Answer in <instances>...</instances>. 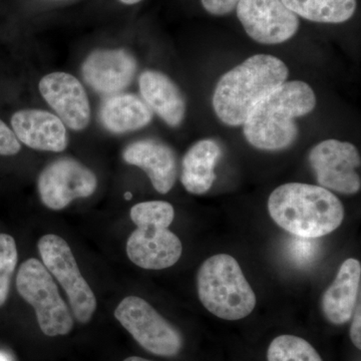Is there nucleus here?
<instances>
[{
	"label": "nucleus",
	"instance_id": "nucleus-1",
	"mask_svg": "<svg viewBox=\"0 0 361 361\" xmlns=\"http://www.w3.org/2000/svg\"><path fill=\"white\" fill-rule=\"evenodd\" d=\"M288 68L270 54H255L227 71L213 94V108L221 122L243 125L259 102L284 84Z\"/></svg>",
	"mask_w": 361,
	"mask_h": 361
},
{
	"label": "nucleus",
	"instance_id": "nucleus-2",
	"mask_svg": "<svg viewBox=\"0 0 361 361\" xmlns=\"http://www.w3.org/2000/svg\"><path fill=\"white\" fill-rule=\"evenodd\" d=\"M316 97L310 85L301 80L285 82L256 104L243 123L251 146L278 151L291 146L298 137L295 118L314 110Z\"/></svg>",
	"mask_w": 361,
	"mask_h": 361
},
{
	"label": "nucleus",
	"instance_id": "nucleus-3",
	"mask_svg": "<svg viewBox=\"0 0 361 361\" xmlns=\"http://www.w3.org/2000/svg\"><path fill=\"white\" fill-rule=\"evenodd\" d=\"M275 223L294 236L317 239L336 231L343 222L341 201L329 190L303 183H287L268 199Z\"/></svg>",
	"mask_w": 361,
	"mask_h": 361
},
{
	"label": "nucleus",
	"instance_id": "nucleus-4",
	"mask_svg": "<svg viewBox=\"0 0 361 361\" xmlns=\"http://www.w3.org/2000/svg\"><path fill=\"white\" fill-rule=\"evenodd\" d=\"M137 229L127 242L128 257L142 269L172 267L182 256V242L169 227L175 218L174 207L165 201L135 204L130 212Z\"/></svg>",
	"mask_w": 361,
	"mask_h": 361
},
{
	"label": "nucleus",
	"instance_id": "nucleus-5",
	"mask_svg": "<svg viewBox=\"0 0 361 361\" xmlns=\"http://www.w3.org/2000/svg\"><path fill=\"white\" fill-rule=\"evenodd\" d=\"M197 289L204 307L221 319H243L256 306L255 293L239 263L227 254L214 255L202 264Z\"/></svg>",
	"mask_w": 361,
	"mask_h": 361
},
{
	"label": "nucleus",
	"instance_id": "nucleus-6",
	"mask_svg": "<svg viewBox=\"0 0 361 361\" xmlns=\"http://www.w3.org/2000/svg\"><path fill=\"white\" fill-rule=\"evenodd\" d=\"M16 288L23 300L35 308L39 329L45 336H66L73 330V315L51 273L39 260L30 258L20 265Z\"/></svg>",
	"mask_w": 361,
	"mask_h": 361
},
{
	"label": "nucleus",
	"instance_id": "nucleus-7",
	"mask_svg": "<svg viewBox=\"0 0 361 361\" xmlns=\"http://www.w3.org/2000/svg\"><path fill=\"white\" fill-rule=\"evenodd\" d=\"M115 317L145 350L152 355L173 357L183 348V336L146 300L137 296L123 298Z\"/></svg>",
	"mask_w": 361,
	"mask_h": 361
},
{
	"label": "nucleus",
	"instance_id": "nucleus-8",
	"mask_svg": "<svg viewBox=\"0 0 361 361\" xmlns=\"http://www.w3.org/2000/svg\"><path fill=\"white\" fill-rule=\"evenodd\" d=\"M42 264L58 280L68 295L71 311L78 322L85 324L97 310V298L85 281L70 245L65 239L47 234L37 243Z\"/></svg>",
	"mask_w": 361,
	"mask_h": 361
},
{
	"label": "nucleus",
	"instance_id": "nucleus-9",
	"mask_svg": "<svg viewBox=\"0 0 361 361\" xmlns=\"http://www.w3.org/2000/svg\"><path fill=\"white\" fill-rule=\"evenodd\" d=\"M308 161L320 186L337 193L360 191V156L353 144L325 140L310 149Z\"/></svg>",
	"mask_w": 361,
	"mask_h": 361
},
{
	"label": "nucleus",
	"instance_id": "nucleus-10",
	"mask_svg": "<svg viewBox=\"0 0 361 361\" xmlns=\"http://www.w3.org/2000/svg\"><path fill=\"white\" fill-rule=\"evenodd\" d=\"M97 187L96 174L71 158L52 161L42 171L37 180L40 201L54 211L63 210L75 199L92 196Z\"/></svg>",
	"mask_w": 361,
	"mask_h": 361
},
{
	"label": "nucleus",
	"instance_id": "nucleus-11",
	"mask_svg": "<svg viewBox=\"0 0 361 361\" xmlns=\"http://www.w3.org/2000/svg\"><path fill=\"white\" fill-rule=\"evenodd\" d=\"M236 13L247 35L259 44H283L300 26L298 16L282 0H241Z\"/></svg>",
	"mask_w": 361,
	"mask_h": 361
},
{
	"label": "nucleus",
	"instance_id": "nucleus-12",
	"mask_svg": "<svg viewBox=\"0 0 361 361\" xmlns=\"http://www.w3.org/2000/svg\"><path fill=\"white\" fill-rule=\"evenodd\" d=\"M39 87L44 101L66 127L82 130L89 126V97L77 78L70 73L56 71L42 78Z\"/></svg>",
	"mask_w": 361,
	"mask_h": 361
},
{
	"label": "nucleus",
	"instance_id": "nucleus-13",
	"mask_svg": "<svg viewBox=\"0 0 361 361\" xmlns=\"http://www.w3.org/2000/svg\"><path fill=\"white\" fill-rule=\"evenodd\" d=\"M137 71V61L125 49H99L85 59V82L99 94L111 96L127 89Z\"/></svg>",
	"mask_w": 361,
	"mask_h": 361
},
{
	"label": "nucleus",
	"instance_id": "nucleus-14",
	"mask_svg": "<svg viewBox=\"0 0 361 361\" xmlns=\"http://www.w3.org/2000/svg\"><path fill=\"white\" fill-rule=\"evenodd\" d=\"M123 159L129 165L145 171L159 193L167 194L175 186L177 158L168 145L153 139L139 140L126 147Z\"/></svg>",
	"mask_w": 361,
	"mask_h": 361
},
{
	"label": "nucleus",
	"instance_id": "nucleus-15",
	"mask_svg": "<svg viewBox=\"0 0 361 361\" xmlns=\"http://www.w3.org/2000/svg\"><path fill=\"white\" fill-rule=\"evenodd\" d=\"M11 128L18 141L37 151H65L68 132L61 118L49 111L21 110L11 116Z\"/></svg>",
	"mask_w": 361,
	"mask_h": 361
},
{
	"label": "nucleus",
	"instance_id": "nucleus-16",
	"mask_svg": "<svg viewBox=\"0 0 361 361\" xmlns=\"http://www.w3.org/2000/svg\"><path fill=\"white\" fill-rule=\"evenodd\" d=\"M361 265L356 259H346L336 278L322 296L323 315L334 325L345 324L353 318L357 304Z\"/></svg>",
	"mask_w": 361,
	"mask_h": 361
},
{
	"label": "nucleus",
	"instance_id": "nucleus-17",
	"mask_svg": "<svg viewBox=\"0 0 361 361\" xmlns=\"http://www.w3.org/2000/svg\"><path fill=\"white\" fill-rule=\"evenodd\" d=\"M142 101L170 127L180 126L186 115V102L177 85L165 73L145 71L140 75Z\"/></svg>",
	"mask_w": 361,
	"mask_h": 361
},
{
	"label": "nucleus",
	"instance_id": "nucleus-18",
	"mask_svg": "<svg viewBox=\"0 0 361 361\" xmlns=\"http://www.w3.org/2000/svg\"><path fill=\"white\" fill-rule=\"evenodd\" d=\"M99 122L113 134H125L141 130L153 118V111L141 97L133 94L109 96L99 111Z\"/></svg>",
	"mask_w": 361,
	"mask_h": 361
},
{
	"label": "nucleus",
	"instance_id": "nucleus-19",
	"mask_svg": "<svg viewBox=\"0 0 361 361\" xmlns=\"http://www.w3.org/2000/svg\"><path fill=\"white\" fill-rule=\"evenodd\" d=\"M222 156L219 144L211 139L195 142L182 161L180 182L193 195L207 193L215 182L216 164Z\"/></svg>",
	"mask_w": 361,
	"mask_h": 361
},
{
	"label": "nucleus",
	"instance_id": "nucleus-20",
	"mask_svg": "<svg viewBox=\"0 0 361 361\" xmlns=\"http://www.w3.org/2000/svg\"><path fill=\"white\" fill-rule=\"evenodd\" d=\"M304 20L318 23H343L355 16L356 0H282Z\"/></svg>",
	"mask_w": 361,
	"mask_h": 361
},
{
	"label": "nucleus",
	"instance_id": "nucleus-21",
	"mask_svg": "<svg viewBox=\"0 0 361 361\" xmlns=\"http://www.w3.org/2000/svg\"><path fill=\"white\" fill-rule=\"evenodd\" d=\"M268 361H323L310 342L295 336L273 339L267 351Z\"/></svg>",
	"mask_w": 361,
	"mask_h": 361
},
{
	"label": "nucleus",
	"instance_id": "nucleus-22",
	"mask_svg": "<svg viewBox=\"0 0 361 361\" xmlns=\"http://www.w3.org/2000/svg\"><path fill=\"white\" fill-rule=\"evenodd\" d=\"M18 253L13 236L0 233V307L6 304L11 278L18 265Z\"/></svg>",
	"mask_w": 361,
	"mask_h": 361
},
{
	"label": "nucleus",
	"instance_id": "nucleus-23",
	"mask_svg": "<svg viewBox=\"0 0 361 361\" xmlns=\"http://www.w3.org/2000/svg\"><path fill=\"white\" fill-rule=\"evenodd\" d=\"M319 246L317 241L313 238H305V237L294 236L289 240L287 246V253L289 258L294 264L306 267L314 262L317 258Z\"/></svg>",
	"mask_w": 361,
	"mask_h": 361
},
{
	"label": "nucleus",
	"instance_id": "nucleus-24",
	"mask_svg": "<svg viewBox=\"0 0 361 361\" xmlns=\"http://www.w3.org/2000/svg\"><path fill=\"white\" fill-rule=\"evenodd\" d=\"M20 149V142L13 130L0 120V156H14Z\"/></svg>",
	"mask_w": 361,
	"mask_h": 361
},
{
	"label": "nucleus",
	"instance_id": "nucleus-25",
	"mask_svg": "<svg viewBox=\"0 0 361 361\" xmlns=\"http://www.w3.org/2000/svg\"><path fill=\"white\" fill-rule=\"evenodd\" d=\"M241 0H201L207 13L215 16H224L236 9Z\"/></svg>",
	"mask_w": 361,
	"mask_h": 361
},
{
	"label": "nucleus",
	"instance_id": "nucleus-26",
	"mask_svg": "<svg viewBox=\"0 0 361 361\" xmlns=\"http://www.w3.org/2000/svg\"><path fill=\"white\" fill-rule=\"evenodd\" d=\"M350 339L355 348L361 349V313L360 304L356 306L353 315V323L350 326Z\"/></svg>",
	"mask_w": 361,
	"mask_h": 361
},
{
	"label": "nucleus",
	"instance_id": "nucleus-27",
	"mask_svg": "<svg viewBox=\"0 0 361 361\" xmlns=\"http://www.w3.org/2000/svg\"><path fill=\"white\" fill-rule=\"evenodd\" d=\"M0 361H13V358L6 351L0 350Z\"/></svg>",
	"mask_w": 361,
	"mask_h": 361
},
{
	"label": "nucleus",
	"instance_id": "nucleus-28",
	"mask_svg": "<svg viewBox=\"0 0 361 361\" xmlns=\"http://www.w3.org/2000/svg\"><path fill=\"white\" fill-rule=\"evenodd\" d=\"M120 1L123 4H127V6H133V4H139L142 0H120Z\"/></svg>",
	"mask_w": 361,
	"mask_h": 361
},
{
	"label": "nucleus",
	"instance_id": "nucleus-29",
	"mask_svg": "<svg viewBox=\"0 0 361 361\" xmlns=\"http://www.w3.org/2000/svg\"><path fill=\"white\" fill-rule=\"evenodd\" d=\"M123 361H151L145 360V358L139 357V356H130V357L126 358Z\"/></svg>",
	"mask_w": 361,
	"mask_h": 361
},
{
	"label": "nucleus",
	"instance_id": "nucleus-30",
	"mask_svg": "<svg viewBox=\"0 0 361 361\" xmlns=\"http://www.w3.org/2000/svg\"><path fill=\"white\" fill-rule=\"evenodd\" d=\"M133 198V195L130 193V192H127V193H125V199L126 200H130V199Z\"/></svg>",
	"mask_w": 361,
	"mask_h": 361
}]
</instances>
